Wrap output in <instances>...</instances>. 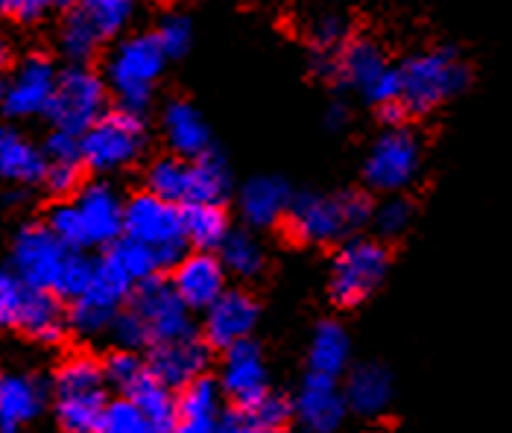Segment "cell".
<instances>
[{"label": "cell", "mask_w": 512, "mask_h": 433, "mask_svg": "<svg viewBox=\"0 0 512 433\" xmlns=\"http://www.w3.org/2000/svg\"><path fill=\"white\" fill-rule=\"evenodd\" d=\"M387 270H390V252L381 240L372 237L346 240L331 264V278H328L331 299L343 308H355L384 284Z\"/></svg>", "instance_id": "cell-8"}, {"label": "cell", "mask_w": 512, "mask_h": 433, "mask_svg": "<svg viewBox=\"0 0 512 433\" xmlns=\"http://www.w3.org/2000/svg\"><path fill=\"white\" fill-rule=\"evenodd\" d=\"M378 118L387 123V129H393V126H404L407 112H404V106H401V103H387V106H381V109H378Z\"/></svg>", "instance_id": "cell-50"}, {"label": "cell", "mask_w": 512, "mask_h": 433, "mask_svg": "<svg viewBox=\"0 0 512 433\" xmlns=\"http://www.w3.org/2000/svg\"><path fill=\"white\" fill-rule=\"evenodd\" d=\"M161 132L170 147V153L185 161L211 153V129L194 103L188 100H170L161 115Z\"/></svg>", "instance_id": "cell-20"}, {"label": "cell", "mask_w": 512, "mask_h": 433, "mask_svg": "<svg viewBox=\"0 0 512 433\" xmlns=\"http://www.w3.org/2000/svg\"><path fill=\"white\" fill-rule=\"evenodd\" d=\"M147 120L132 112H106L88 132L79 135V161L94 173H120L141 161L147 150Z\"/></svg>", "instance_id": "cell-5"}, {"label": "cell", "mask_w": 512, "mask_h": 433, "mask_svg": "<svg viewBox=\"0 0 512 433\" xmlns=\"http://www.w3.org/2000/svg\"><path fill=\"white\" fill-rule=\"evenodd\" d=\"M41 185L56 199H71L82 188V164H47Z\"/></svg>", "instance_id": "cell-44"}, {"label": "cell", "mask_w": 512, "mask_h": 433, "mask_svg": "<svg viewBox=\"0 0 512 433\" xmlns=\"http://www.w3.org/2000/svg\"><path fill=\"white\" fill-rule=\"evenodd\" d=\"M47 170V158L41 147L18 126H0V182L6 185H41Z\"/></svg>", "instance_id": "cell-21"}, {"label": "cell", "mask_w": 512, "mask_h": 433, "mask_svg": "<svg viewBox=\"0 0 512 433\" xmlns=\"http://www.w3.org/2000/svg\"><path fill=\"white\" fill-rule=\"evenodd\" d=\"M50 6H53V0H9L6 15H12L21 24H36L50 12Z\"/></svg>", "instance_id": "cell-48"}, {"label": "cell", "mask_w": 512, "mask_h": 433, "mask_svg": "<svg viewBox=\"0 0 512 433\" xmlns=\"http://www.w3.org/2000/svg\"><path fill=\"white\" fill-rule=\"evenodd\" d=\"M237 413H240L246 422L258 425V428H267V431H284V425H287V422H290V416H293V404H290L284 395L270 393V390H267L261 398H255L252 404L240 407Z\"/></svg>", "instance_id": "cell-37"}, {"label": "cell", "mask_w": 512, "mask_h": 433, "mask_svg": "<svg viewBox=\"0 0 512 433\" xmlns=\"http://www.w3.org/2000/svg\"><path fill=\"white\" fill-rule=\"evenodd\" d=\"M71 12L94 33V39L106 44L129 30L135 18V0H79Z\"/></svg>", "instance_id": "cell-30"}, {"label": "cell", "mask_w": 512, "mask_h": 433, "mask_svg": "<svg viewBox=\"0 0 512 433\" xmlns=\"http://www.w3.org/2000/svg\"><path fill=\"white\" fill-rule=\"evenodd\" d=\"M208 363H211V349L205 346V340H199L197 334H185L167 343H156L147 360V369L167 390H185L194 381L205 378Z\"/></svg>", "instance_id": "cell-14"}, {"label": "cell", "mask_w": 512, "mask_h": 433, "mask_svg": "<svg viewBox=\"0 0 512 433\" xmlns=\"http://www.w3.org/2000/svg\"><path fill=\"white\" fill-rule=\"evenodd\" d=\"M419 173H422V141L407 126L384 129L372 141L363 161L366 185L390 197L410 188L419 179Z\"/></svg>", "instance_id": "cell-9"}, {"label": "cell", "mask_w": 512, "mask_h": 433, "mask_svg": "<svg viewBox=\"0 0 512 433\" xmlns=\"http://www.w3.org/2000/svg\"><path fill=\"white\" fill-rule=\"evenodd\" d=\"M153 36H156L158 47H161V53H164L167 59H179V56H185V53L191 50V44H194V24H191L188 15L170 12V15H164V18L158 21Z\"/></svg>", "instance_id": "cell-38"}, {"label": "cell", "mask_w": 512, "mask_h": 433, "mask_svg": "<svg viewBox=\"0 0 512 433\" xmlns=\"http://www.w3.org/2000/svg\"><path fill=\"white\" fill-rule=\"evenodd\" d=\"M106 106H109L106 79L91 71L88 65H71L56 79V91L50 97L44 118L53 123V129L79 138L106 115Z\"/></svg>", "instance_id": "cell-7"}, {"label": "cell", "mask_w": 512, "mask_h": 433, "mask_svg": "<svg viewBox=\"0 0 512 433\" xmlns=\"http://www.w3.org/2000/svg\"><path fill=\"white\" fill-rule=\"evenodd\" d=\"M232 191V173L217 153L188 161V202L185 205H223Z\"/></svg>", "instance_id": "cell-28"}, {"label": "cell", "mask_w": 512, "mask_h": 433, "mask_svg": "<svg viewBox=\"0 0 512 433\" xmlns=\"http://www.w3.org/2000/svg\"><path fill=\"white\" fill-rule=\"evenodd\" d=\"M401 97L407 115H428L466 91L472 71L454 47H431L398 65Z\"/></svg>", "instance_id": "cell-2"}, {"label": "cell", "mask_w": 512, "mask_h": 433, "mask_svg": "<svg viewBox=\"0 0 512 433\" xmlns=\"http://www.w3.org/2000/svg\"><path fill=\"white\" fill-rule=\"evenodd\" d=\"M79 0H53V6H68V9H71V6H77Z\"/></svg>", "instance_id": "cell-53"}, {"label": "cell", "mask_w": 512, "mask_h": 433, "mask_svg": "<svg viewBox=\"0 0 512 433\" xmlns=\"http://www.w3.org/2000/svg\"><path fill=\"white\" fill-rule=\"evenodd\" d=\"M182 232L194 252H220L229 237V214L223 205H182Z\"/></svg>", "instance_id": "cell-29"}, {"label": "cell", "mask_w": 512, "mask_h": 433, "mask_svg": "<svg viewBox=\"0 0 512 433\" xmlns=\"http://www.w3.org/2000/svg\"><path fill=\"white\" fill-rule=\"evenodd\" d=\"M100 47L103 44L94 39V33L79 21L74 12H68L65 21H62V27H59V53L71 65H88L97 56Z\"/></svg>", "instance_id": "cell-36"}, {"label": "cell", "mask_w": 512, "mask_h": 433, "mask_svg": "<svg viewBox=\"0 0 512 433\" xmlns=\"http://www.w3.org/2000/svg\"><path fill=\"white\" fill-rule=\"evenodd\" d=\"M9 71V44L0 39V77Z\"/></svg>", "instance_id": "cell-52"}, {"label": "cell", "mask_w": 512, "mask_h": 433, "mask_svg": "<svg viewBox=\"0 0 512 433\" xmlns=\"http://www.w3.org/2000/svg\"><path fill=\"white\" fill-rule=\"evenodd\" d=\"M293 202V194L284 179L278 176H255L240 191V214L252 229H273Z\"/></svg>", "instance_id": "cell-25"}, {"label": "cell", "mask_w": 512, "mask_h": 433, "mask_svg": "<svg viewBox=\"0 0 512 433\" xmlns=\"http://www.w3.org/2000/svg\"><path fill=\"white\" fill-rule=\"evenodd\" d=\"M293 413L311 433H334L349 413L343 387L337 384V378H325V375L311 372L305 378V384L299 387V395L293 401Z\"/></svg>", "instance_id": "cell-18"}, {"label": "cell", "mask_w": 512, "mask_h": 433, "mask_svg": "<svg viewBox=\"0 0 512 433\" xmlns=\"http://www.w3.org/2000/svg\"><path fill=\"white\" fill-rule=\"evenodd\" d=\"M393 393V375L381 363H363V366H357L355 372L349 375L346 387H343L346 407L355 410L357 416H363V419H378L390 407Z\"/></svg>", "instance_id": "cell-26"}, {"label": "cell", "mask_w": 512, "mask_h": 433, "mask_svg": "<svg viewBox=\"0 0 512 433\" xmlns=\"http://www.w3.org/2000/svg\"><path fill=\"white\" fill-rule=\"evenodd\" d=\"M77 208L85 243L91 246H112L115 240L123 237V202L118 188L109 182H91L82 185L77 194L71 197Z\"/></svg>", "instance_id": "cell-15"}, {"label": "cell", "mask_w": 512, "mask_h": 433, "mask_svg": "<svg viewBox=\"0 0 512 433\" xmlns=\"http://www.w3.org/2000/svg\"><path fill=\"white\" fill-rule=\"evenodd\" d=\"M167 56L161 53L153 33L123 36L106 59V88L115 94L123 112L141 115L150 109Z\"/></svg>", "instance_id": "cell-3"}, {"label": "cell", "mask_w": 512, "mask_h": 433, "mask_svg": "<svg viewBox=\"0 0 512 433\" xmlns=\"http://www.w3.org/2000/svg\"><path fill=\"white\" fill-rule=\"evenodd\" d=\"M47 404L44 384L33 375H0V433H18L36 422Z\"/></svg>", "instance_id": "cell-22"}, {"label": "cell", "mask_w": 512, "mask_h": 433, "mask_svg": "<svg viewBox=\"0 0 512 433\" xmlns=\"http://www.w3.org/2000/svg\"><path fill=\"white\" fill-rule=\"evenodd\" d=\"M147 191L173 205L188 202V161L176 156H161L147 167Z\"/></svg>", "instance_id": "cell-33"}, {"label": "cell", "mask_w": 512, "mask_h": 433, "mask_svg": "<svg viewBox=\"0 0 512 433\" xmlns=\"http://www.w3.org/2000/svg\"><path fill=\"white\" fill-rule=\"evenodd\" d=\"M41 153L47 158V164H82L79 161V138L68 135V132H59V129H53L44 138Z\"/></svg>", "instance_id": "cell-47"}, {"label": "cell", "mask_w": 512, "mask_h": 433, "mask_svg": "<svg viewBox=\"0 0 512 433\" xmlns=\"http://www.w3.org/2000/svg\"><path fill=\"white\" fill-rule=\"evenodd\" d=\"M132 290L135 284L123 276V270L103 252V258L94 261V276H91L88 290L71 302L68 328H74L82 337H97L109 331L112 319L123 311Z\"/></svg>", "instance_id": "cell-10"}, {"label": "cell", "mask_w": 512, "mask_h": 433, "mask_svg": "<svg viewBox=\"0 0 512 433\" xmlns=\"http://www.w3.org/2000/svg\"><path fill=\"white\" fill-rule=\"evenodd\" d=\"M91 276H94V261L85 258L82 252H71L68 261H65V267H62V273H59L56 287H53V296L74 302V299H79L88 290Z\"/></svg>", "instance_id": "cell-41"}, {"label": "cell", "mask_w": 512, "mask_h": 433, "mask_svg": "<svg viewBox=\"0 0 512 433\" xmlns=\"http://www.w3.org/2000/svg\"><path fill=\"white\" fill-rule=\"evenodd\" d=\"M217 258L226 273H235L240 278H255L264 270V261H267L264 246L249 232H229Z\"/></svg>", "instance_id": "cell-34"}, {"label": "cell", "mask_w": 512, "mask_h": 433, "mask_svg": "<svg viewBox=\"0 0 512 433\" xmlns=\"http://www.w3.org/2000/svg\"><path fill=\"white\" fill-rule=\"evenodd\" d=\"M109 331H112V337H115V343H118L120 352H138L141 346H150L147 328L141 325V319L132 314L129 308H126V311H120V314L112 319Z\"/></svg>", "instance_id": "cell-45"}, {"label": "cell", "mask_w": 512, "mask_h": 433, "mask_svg": "<svg viewBox=\"0 0 512 433\" xmlns=\"http://www.w3.org/2000/svg\"><path fill=\"white\" fill-rule=\"evenodd\" d=\"M393 65L387 62L384 50L378 47V41L372 39H349L334 56V71L331 79H337L346 88H357L363 97L369 94V88L384 77Z\"/></svg>", "instance_id": "cell-23"}, {"label": "cell", "mask_w": 512, "mask_h": 433, "mask_svg": "<svg viewBox=\"0 0 512 433\" xmlns=\"http://www.w3.org/2000/svg\"><path fill=\"white\" fill-rule=\"evenodd\" d=\"M375 202L363 191L343 194H302L287 208V232L308 246H328L372 223Z\"/></svg>", "instance_id": "cell-1"}, {"label": "cell", "mask_w": 512, "mask_h": 433, "mask_svg": "<svg viewBox=\"0 0 512 433\" xmlns=\"http://www.w3.org/2000/svg\"><path fill=\"white\" fill-rule=\"evenodd\" d=\"M97 433H161L158 428H153L126 398L120 401H109L106 407V416L100 422Z\"/></svg>", "instance_id": "cell-43"}, {"label": "cell", "mask_w": 512, "mask_h": 433, "mask_svg": "<svg viewBox=\"0 0 512 433\" xmlns=\"http://www.w3.org/2000/svg\"><path fill=\"white\" fill-rule=\"evenodd\" d=\"M24 290L27 287L15 278V273L0 264V331L15 325V314H18Z\"/></svg>", "instance_id": "cell-46"}, {"label": "cell", "mask_w": 512, "mask_h": 433, "mask_svg": "<svg viewBox=\"0 0 512 433\" xmlns=\"http://www.w3.org/2000/svg\"><path fill=\"white\" fill-rule=\"evenodd\" d=\"M153 428L161 433L173 431V422H176V398L173 390H167L164 384H158L156 378L150 375V369L138 378V384L123 395Z\"/></svg>", "instance_id": "cell-32"}, {"label": "cell", "mask_w": 512, "mask_h": 433, "mask_svg": "<svg viewBox=\"0 0 512 433\" xmlns=\"http://www.w3.org/2000/svg\"><path fill=\"white\" fill-rule=\"evenodd\" d=\"M129 311L138 316L141 325L147 328L150 346L194 334L191 311L182 305V299L176 296V290L164 278L156 276L138 284L129 296Z\"/></svg>", "instance_id": "cell-13"}, {"label": "cell", "mask_w": 512, "mask_h": 433, "mask_svg": "<svg viewBox=\"0 0 512 433\" xmlns=\"http://www.w3.org/2000/svg\"><path fill=\"white\" fill-rule=\"evenodd\" d=\"M18 331H24L30 340L53 346L65 337L68 331V311L62 305L59 296L44 293V290H24L18 314H15V325Z\"/></svg>", "instance_id": "cell-24"}, {"label": "cell", "mask_w": 512, "mask_h": 433, "mask_svg": "<svg viewBox=\"0 0 512 433\" xmlns=\"http://www.w3.org/2000/svg\"><path fill=\"white\" fill-rule=\"evenodd\" d=\"M217 433H281V431H267V428H258V425H252V422H246L240 413H232V416H226V419H220V428Z\"/></svg>", "instance_id": "cell-49"}, {"label": "cell", "mask_w": 512, "mask_h": 433, "mask_svg": "<svg viewBox=\"0 0 512 433\" xmlns=\"http://www.w3.org/2000/svg\"><path fill=\"white\" fill-rule=\"evenodd\" d=\"M346 120H349V109H346L343 103H334V106L328 109V115H325V123H328L331 129H343Z\"/></svg>", "instance_id": "cell-51"}, {"label": "cell", "mask_w": 512, "mask_h": 433, "mask_svg": "<svg viewBox=\"0 0 512 433\" xmlns=\"http://www.w3.org/2000/svg\"><path fill=\"white\" fill-rule=\"evenodd\" d=\"M109 407L103 366L88 355L68 357L53 378V416L65 433H97Z\"/></svg>", "instance_id": "cell-4"}, {"label": "cell", "mask_w": 512, "mask_h": 433, "mask_svg": "<svg viewBox=\"0 0 512 433\" xmlns=\"http://www.w3.org/2000/svg\"><path fill=\"white\" fill-rule=\"evenodd\" d=\"M217 428H220V390L214 381L199 378L179 395L176 422L170 433H217Z\"/></svg>", "instance_id": "cell-27"}, {"label": "cell", "mask_w": 512, "mask_h": 433, "mask_svg": "<svg viewBox=\"0 0 512 433\" xmlns=\"http://www.w3.org/2000/svg\"><path fill=\"white\" fill-rule=\"evenodd\" d=\"M103 378H106V387H115L120 393L126 395L135 384H138V378L147 372V363L141 360V357L135 355V352H115V355H109L103 363Z\"/></svg>", "instance_id": "cell-40"}, {"label": "cell", "mask_w": 512, "mask_h": 433, "mask_svg": "<svg viewBox=\"0 0 512 433\" xmlns=\"http://www.w3.org/2000/svg\"><path fill=\"white\" fill-rule=\"evenodd\" d=\"M106 255L118 264L120 270H123V276L129 278L135 287L144 284V281H150V278H156L158 270H161L158 258L150 249H144V246L126 240V237H120L112 246H106Z\"/></svg>", "instance_id": "cell-35"}, {"label": "cell", "mask_w": 512, "mask_h": 433, "mask_svg": "<svg viewBox=\"0 0 512 433\" xmlns=\"http://www.w3.org/2000/svg\"><path fill=\"white\" fill-rule=\"evenodd\" d=\"M352 39L349 21L340 12H322L311 24V44L314 56H337V50Z\"/></svg>", "instance_id": "cell-39"}, {"label": "cell", "mask_w": 512, "mask_h": 433, "mask_svg": "<svg viewBox=\"0 0 512 433\" xmlns=\"http://www.w3.org/2000/svg\"><path fill=\"white\" fill-rule=\"evenodd\" d=\"M352 360V340L349 331L340 322H322L311 337V349H308V363L314 375L325 378H337L340 372L349 369Z\"/></svg>", "instance_id": "cell-31"}, {"label": "cell", "mask_w": 512, "mask_h": 433, "mask_svg": "<svg viewBox=\"0 0 512 433\" xmlns=\"http://www.w3.org/2000/svg\"><path fill=\"white\" fill-rule=\"evenodd\" d=\"M123 237L150 249L158 258L161 270L173 267L185 252V232H182V208L141 191L123 202Z\"/></svg>", "instance_id": "cell-6"}, {"label": "cell", "mask_w": 512, "mask_h": 433, "mask_svg": "<svg viewBox=\"0 0 512 433\" xmlns=\"http://www.w3.org/2000/svg\"><path fill=\"white\" fill-rule=\"evenodd\" d=\"M217 390L229 395L237 404V410L267 393V363H264L261 349L252 340L226 349Z\"/></svg>", "instance_id": "cell-19"}, {"label": "cell", "mask_w": 512, "mask_h": 433, "mask_svg": "<svg viewBox=\"0 0 512 433\" xmlns=\"http://www.w3.org/2000/svg\"><path fill=\"white\" fill-rule=\"evenodd\" d=\"M6 3H9V0H0V18L6 15Z\"/></svg>", "instance_id": "cell-54"}, {"label": "cell", "mask_w": 512, "mask_h": 433, "mask_svg": "<svg viewBox=\"0 0 512 433\" xmlns=\"http://www.w3.org/2000/svg\"><path fill=\"white\" fill-rule=\"evenodd\" d=\"M170 287L188 311H205L226 293V270L214 252H185L173 264Z\"/></svg>", "instance_id": "cell-16"}, {"label": "cell", "mask_w": 512, "mask_h": 433, "mask_svg": "<svg viewBox=\"0 0 512 433\" xmlns=\"http://www.w3.org/2000/svg\"><path fill=\"white\" fill-rule=\"evenodd\" d=\"M59 71L50 56L30 53L24 56L0 88V109L12 120L41 118L50 106V97L56 91Z\"/></svg>", "instance_id": "cell-11"}, {"label": "cell", "mask_w": 512, "mask_h": 433, "mask_svg": "<svg viewBox=\"0 0 512 433\" xmlns=\"http://www.w3.org/2000/svg\"><path fill=\"white\" fill-rule=\"evenodd\" d=\"M258 302L243 290H226L211 308H205V346L232 349L237 343L252 340L258 325Z\"/></svg>", "instance_id": "cell-17"}, {"label": "cell", "mask_w": 512, "mask_h": 433, "mask_svg": "<svg viewBox=\"0 0 512 433\" xmlns=\"http://www.w3.org/2000/svg\"><path fill=\"white\" fill-rule=\"evenodd\" d=\"M372 223H375L378 235L401 237L410 229V223H413V202L404 199L401 194L384 199V202L372 211Z\"/></svg>", "instance_id": "cell-42"}, {"label": "cell", "mask_w": 512, "mask_h": 433, "mask_svg": "<svg viewBox=\"0 0 512 433\" xmlns=\"http://www.w3.org/2000/svg\"><path fill=\"white\" fill-rule=\"evenodd\" d=\"M68 249L47 232L44 223L24 226L12 240V273L27 290L53 293L59 273L68 261Z\"/></svg>", "instance_id": "cell-12"}]
</instances>
